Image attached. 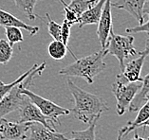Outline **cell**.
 <instances>
[{
	"label": "cell",
	"mask_w": 149,
	"mask_h": 140,
	"mask_svg": "<svg viewBox=\"0 0 149 140\" xmlns=\"http://www.w3.org/2000/svg\"><path fill=\"white\" fill-rule=\"evenodd\" d=\"M61 2V4L63 5L64 7V12H65V20H67L68 22H70V24L74 25V24H77L78 23V19H79V16L76 14L73 10H72L70 7L68 6V4L64 0H59Z\"/></svg>",
	"instance_id": "484cf974"
},
{
	"label": "cell",
	"mask_w": 149,
	"mask_h": 140,
	"mask_svg": "<svg viewBox=\"0 0 149 140\" xmlns=\"http://www.w3.org/2000/svg\"><path fill=\"white\" fill-rule=\"evenodd\" d=\"M146 0H118L117 2L111 3V6L116 9L123 10L131 14L139 24H143V7Z\"/></svg>",
	"instance_id": "7c38bea8"
},
{
	"label": "cell",
	"mask_w": 149,
	"mask_h": 140,
	"mask_svg": "<svg viewBox=\"0 0 149 140\" xmlns=\"http://www.w3.org/2000/svg\"><path fill=\"white\" fill-rule=\"evenodd\" d=\"M141 82H126L116 79V81L112 84L111 90L116 99V112L118 116H123L129 108L132 100L140 90Z\"/></svg>",
	"instance_id": "5b68a950"
},
{
	"label": "cell",
	"mask_w": 149,
	"mask_h": 140,
	"mask_svg": "<svg viewBox=\"0 0 149 140\" xmlns=\"http://www.w3.org/2000/svg\"><path fill=\"white\" fill-rule=\"evenodd\" d=\"M104 2L105 0H99L92 7H90L86 12H84L78 19V27L82 28L84 26H86V25L98 24L102 15V12H103Z\"/></svg>",
	"instance_id": "4fadbf2b"
},
{
	"label": "cell",
	"mask_w": 149,
	"mask_h": 140,
	"mask_svg": "<svg viewBox=\"0 0 149 140\" xmlns=\"http://www.w3.org/2000/svg\"><path fill=\"white\" fill-rule=\"evenodd\" d=\"M67 83L75 103L70 113L83 123L89 125L93 120L98 119L101 114L109 110V107L103 97L83 90L70 79H68Z\"/></svg>",
	"instance_id": "6da1fadb"
},
{
	"label": "cell",
	"mask_w": 149,
	"mask_h": 140,
	"mask_svg": "<svg viewBox=\"0 0 149 140\" xmlns=\"http://www.w3.org/2000/svg\"><path fill=\"white\" fill-rule=\"evenodd\" d=\"M68 48L62 41L54 40L48 46V53L53 60L60 61L67 55Z\"/></svg>",
	"instance_id": "e0dca14e"
},
{
	"label": "cell",
	"mask_w": 149,
	"mask_h": 140,
	"mask_svg": "<svg viewBox=\"0 0 149 140\" xmlns=\"http://www.w3.org/2000/svg\"><path fill=\"white\" fill-rule=\"evenodd\" d=\"M148 118H149V94L146 96V100H145L144 104L141 107H140L139 112H138V114L136 116L135 119L133 121H129L125 126V136H126L132 131L136 130L137 128H140L141 125L144 123Z\"/></svg>",
	"instance_id": "9a60e30c"
},
{
	"label": "cell",
	"mask_w": 149,
	"mask_h": 140,
	"mask_svg": "<svg viewBox=\"0 0 149 140\" xmlns=\"http://www.w3.org/2000/svg\"><path fill=\"white\" fill-rule=\"evenodd\" d=\"M22 83L17 84L10 90L4 98L0 100V119L4 117L6 114L16 110H19L20 106L22 105L26 96L21 93Z\"/></svg>",
	"instance_id": "ba28073f"
},
{
	"label": "cell",
	"mask_w": 149,
	"mask_h": 140,
	"mask_svg": "<svg viewBox=\"0 0 149 140\" xmlns=\"http://www.w3.org/2000/svg\"><path fill=\"white\" fill-rule=\"evenodd\" d=\"M17 9L22 12L30 20H34L36 15L33 10L38 0H13Z\"/></svg>",
	"instance_id": "d6986e66"
},
{
	"label": "cell",
	"mask_w": 149,
	"mask_h": 140,
	"mask_svg": "<svg viewBox=\"0 0 149 140\" xmlns=\"http://www.w3.org/2000/svg\"><path fill=\"white\" fill-rule=\"evenodd\" d=\"M46 66H47L46 63H42L41 64H38V66H36L35 69L32 71V72L27 77L26 80L23 81L22 87H21V93L26 97H28L31 101L32 103H34L35 105L38 107V109L41 111L44 116L49 117L54 124H56L59 122V119H58L59 117L70 114V110L57 105V104H55L54 102L50 101L49 99H47L45 98H43V97L29 90V87L31 85L32 80H33L35 76H39V75L43 72V70L45 69Z\"/></svg>",
	"instance_id": "3957f363"
},
{
	"label": "cell",
	"mask_w": 149,
	"mask_h": 140,
	"mask_svg": "<svg viewBox=\"0 0 149 140\" xmlns=\"http://www.w3.org/2000/svg\"><path fill=\"white\" fill-rule=\"evenodd\" d=\"M97 120L98 119L93 120L86 130L72 131L71 138L70 140H96L95 129H96Z\"/></svg>",
	"instance_id": "ac0fdd59"
},
{
	"label": "cell",
	"mask_w": 149,
	"mask_h": 140,
	"mask_svg": "<svg viewBox=\"0 0 149 140\" xmlns=\"http://www.w3.org/2000/svg\"><path fill=\"white\" fill-rule=\"evenodd\" d=\"M111 0H105L103 12L100 17V20L98 22L97 28V35L98 39L100 41L102 49L105 48L108 38H109L110 31L112 28V13H111Z\"/></svg>",
	"instance_id": "9c48e42d"
},
{
	"label": "cell",
	"mask_w": 149,
	"mask_h": 140,
	"mask_svg": "<svg viewBox=\"0 0 149 140\" xmlns=\"http://www.w3.org/2000/svg\"><path fill=\"white\" fill-rule=\"evenodd\" d=\"M19 112V122H38L50 130L55 131V126H54L55 124L49 117L44 116L41 111L38 109V107L34 103H32L28 97L25 98L22 105L20 106Z\"/></svg>",
	"instance_id": "8992f818"
},
{
	"label": "cell",
	"mask_w": 149,
	"mask_h": 140,
	"mask_svg": "<svg viewBox=\"0 0 149 140\" xmlns=\"http://www.w3.org/2000/svg\"><path fill=\"white\" fill-rule=\"evenodd\" d=\"M140 55H144V56H148L149 55V38L146 40L145 43V48L143 51L140 52Z\"/></svg>",
	"instance_id": "83f0119b"
},
{
	"label": "cell",
	"mask_w": 149,
	"mask_h": 140,
	"mask_svg": "<svg viewBox=\"0 0 149 140\" xmlns=\"http://www.w3.org/2000/svg\"><path fill=\"white\" fill-rule=\"evenodd\" d=\"M127 33H138V32H146L149 33V20L147 22H143V24H139L136 27L128 28L125 30Z\"/></svg>",
	"instance_id": "4316f807"
},
{
	"label": "cell",
	"mask_w": 149,
	"mask_h": 140,
	"mask_svg": "<svg viewBox=\"0 0 149 140\" xmlns=\"http://www.w3.org/2000/svg\"><path fill=\"white\" fill-rule=\"evenodd\" d=\"M98 1L99 0H71L68 6L80 17L84 12H86Z\"/></svg>",
	"instance_id": "44dd1931"
},
{
	"label": "cell",
	"mask_w": 149,
	"mask_h": 140,
	"mask_svg": "<svg viewBox=\"0 0 149 140\" xmlns=\"http://www.w3.org/2000/svg\"><path fill=\"white\" fill-rule=\"evenodd\" d=\"M141 127H143V128H147V127H149V118L144 122V123H143V124L141 125Z\"/></svg>",
	"instance_id": "1f68e13d"
},
{
	"label": "cell",
	"mask_w": 149,
	"mask_h": 140,
	"mask_svg": "<svg viewBox=\"0 0 149 140\" xmlns=\"http://www.w3.org/2000/svg\"><path fill=\"white\" fill-rule=\"evenodd\" d=\"M125 127H123V128H121L119 130L118 137H117V139H116V140H122L123 137H125Z\"/></svg>",
	"instance_id": "f1b7e54d"
},
{
	"label": "cell",
	"mask_w": 149,
	"mask_h": 140,
	"mask_svg": "<svg viewBox=\"0 0 149 140\" xmlns=\"http://www.w3.org/2000/svg\"><path fill=\"white\" fill-rule=\"evenodd\" d=\"M148 94H149V73L146 74L143 78L140 90L137 93L136 97L132 100V102L128 108L130 112H135V111L139 110L141 107V104L143 103L145 100H146V96Z\"/></svg>",
	"instance_id": "2e32d148"
},
{
	"label": "cell",
	"mask_w": 149,
	"mask_h": 140,
	"mask_svg": "<svg viewBox=\"0 0 149 140\" xmlns=\"http://www.w3.org/2000/svg\"><path fill=\"white\" fill-rule=\"evenodd\" d=\"M145 58H146V56L140 55V57H138L137 59H134L131 62L126 63L123 69L121 71V74L117 75L116 79H119V80L126 82L141 81L143 78L141 77V72Z\"/></svg>",
	"instance_id": "8fae6325"
},
{
	"label": "cell",
	"mask_w": 149,
	"mask_h": 140,
	"mask_svg": "<svg viewBox=\"0 0 149 140\" xmlns=\"http://www.w3.org/2000/svg\"><path fill=\"white\" fill-rule=\"evenodd\" d=\"M105 51L107 54L114 56L118 60L121 71L125 67V61L130 56L137 55V50L134 46V37L131 35H118L115 34L113 28L110 31L109 38H108Z\"/></svg>",
	"instance_id": "277c9868"
},
{
	"label": "cell",
	"mask_w": 149,
	"mask_h": 140,
	"mask_svg": "<svg viewBox=\"0 0 149 140\" xmlns=\"http://www.w3.org/2000/svg\"><path fill=\"white\" fill-rule=\"evenodd\" d=\"M26 140H70L66 135L52 131L38 122H31Z\"/></svg>",
	"instance_id": "30bf717a"
},
{
	"label": "cell",
	"mask_w": 149,
	"mask_h": 140,
	"mask_svg": "<svg viewBox=\"0 0 149 140\" xmlns=\"http://www.w3.org/2000/svg\"><path fill=\"white\" fill-rule=\"evenodd\" d=\"M5 34L7 37V41L10 43V45L13 46V45L22 43L24 41L23 33L21 31V28L16 27H6Z\"/></svg>",
	"instance_id": "7402d4cb"
},
{
	"label": "cell",
	"mask_w": 149,
	"mask_h": 140,
	"mask_svg": "<svg viewBox=\"0 0 149 140\" xmlns=\"http://www.w3.org/2000/svg\"><path fill=\"white\" fill-rule=\"evenodd\" d=\"M31 122H13L0 119V138L4 140H26Z\"/></svg>",
	"instance_id": "52a82bcc"
},
{
	"label": "cell",
	"mask_w": 149,
	"mask_h": 140,
	"mask_svg": "<svg viewBox=\"0 0 149 140\" xmlns=\"http://www.w3.org/2000/svg\"><path fill=\"white\" fill-rule=\"evenodd\" d=\"M73 25L70 24V22H68L67 20L63 21V24H62V31H61V41L64 43L65 46H67L68 51L70 52V54L72 55V57L75 59H77V57H76L73 52H72V50L70 48V46H68V40H70V30H71V28Z\"/></svg>",
	"instance_id": "d4e9b609"
},
{
	"label": "cell",
	"mask_w": 149,
	"mask_h": 140,
	"mask_svg": "<svg viewBox=\"0 0 149 140\" xmlns=\"http://www.w3.org/2000/svg\"><path fill=\"white\" fill-rule=\"evenodd\" d=\"M0 26L1 27H16L19 28H23V30H27L30 35H35L39 31V28L35 26H31L28 25L22 20L18 19L13 14L10 12H7L5 10L0 9Z\"/></svg>",
	"instance_id": "5bb4252c"
},
{
	"label": "cell",
	"mask_w": 149,
	"mask_h": 140,
	"mask_svg": "<svg viewBox=\"0 0 149 140\" xmlns=\"http://www.w3.org/2000/svg\"><path fill=\"white\" fill-rule=\"evenodd\" d=\"M46 18H47V25H48V30L49 33L50 34L54 40L61 41V31H62V25L58 24L55 22L49 13H46Z\"/></svg>",
	"instance_id": "cb8c5ba5"
},
{
	"label": "cell",
	"mask_w": 149,
	"mask_h": 140,
	"mask_svg": "<svg viewBox=\"0 0 149 140\" xmlns=\"http://www.w3.org/2000/svg\"><path fill=\"white\" fill-rule=\"evenodd\" d=\"M143 14H146L149 16V0L145 1V4L143 7Z\"/></svg>",
	"instance_id": "f546056e"
},
{
	"label": "cell",
	"mask_w": 149,
	"mask_h": 140,
	"mask_svg": "<svg viewBox=\"0 0 149 140\" xmlns=\"http://www.w3.org/2000/svg\"><path fill=\"white\" fill-rule=\"evenodd\" d=\"M38 64H34L33 66H32L31 69H29L27 72H25L24 74H22L21 76H19V78H17L15 81H13V82H10V83H4L3 81H0V100H1L4 97L8 94V93L12 90V89L14 87V86H16L17 84H19V83H21L22 81H24L25 80L27 79V77L30 75L32 71H33L35 68H36V66H37Z\"/></svg>",
	"instance_id": "ffe728a7"
},
{
	"label": "cell",
	"mask_w": 149,
	"mask_h": 140,
	"mask_svg": "<svg viewBox=\"0 0 149 140\" xmlns=\"http://www.w3.org/2000/svg\"><path fill=\"white\" fill-rule=\"evenodd\" d=\"M107 55L105 49H101L93 54L75 59L72 63L59 71L60 75L67 77L82 78L88 83H93L94 79L101 74L107 67L104 58Z\"/></svg>",
	"instance_id": "7a4b0ae2"
},
{
	"label": "cell",
	"mask_w": 149,
	"mask_h": 140,
	"mask_svg": "<svg viewBox=\"0 0 149 140\" xmlns=\"http://www.w3.org/2000/svg\"><path fill=\"white\" fill-rule=\"evenodd\" d=\"M13 54V49L10 43L4 39H0V64L8 63L12 59Z\"/></svg>",
	"instance_id": "603a6c76"
},
{
	"label": "cell",
	"mask_w": 149,
	"mask_h": 140,
	"mask_svg": "<svg viewBox=\"0 0 149 140\" xmlns=\"http://www.w3.org/2000/svg\"><path fill=\"white\" fill-rule=\"evenodd\" d=\"M131 140H149V137L148 138H144V137H141V136H140L138 134H134V137Z\"/></svg>",
	"instance_id": "4dcf8cb0"
}]
</instances>
